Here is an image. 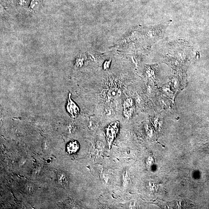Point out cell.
<instances>
[{
	"label": "cell",
	"mask_w": 209,
	"mask_h": 209,
	"mask_svg": "<svg viewBox=\"0 0 209 209\" xmlns=\"http://www.w3.org/2000/svg\"><path fill=\"white\" fill-rule=\"evenodd\" d=\"M119 130V122L115 121L110 123L105 129V136L108 146L111 148L114 140L117 137Z\"/></svg>",
	"instance_id": "obj_1"
},
{
	"label": "cell",
	"mask_w": 209,
	"mask_h": 209,
	"mask_svg": "<svg viewBox=\"0 0 209 209\" xmlns=\"http://www.w3.org/2000/svg\"><path fill=\"white\" fill-rule=\"evenodd\" d=\"M66 109L70 116L72 118H75L79 114L80 110L79 107L74 103L71 98V95H69Z\"/></svg>",
	"instance_id": "obj_2"
},
{
	"label": "cell",
	"mask_w": 209,
	"mask_h": 209,
	"mask_svg": "<svg viewBox=\"0 0 209 209\" xmlns=\"http://www.w3.org/2000/svg\"><path fill=\"white\" fill-rule=\"evenodd\" d=\"M134 110L133 100L128 98L125 100L123 104V114L126 118L129 119L132 116Z\"/></svg>",
	"instance_id": "obj_3"
},
{
	"label": "cell",
	"mask_w": 209,
	"mask_h": 209,
	"mask_svg": "<svg viewBox=\"0 0 209 209\" xmlns=\"http://www.w3.org/2000/svg\"><path fill=\"white\" fill-rule=\"evenodd\" d=\"M79 148V145L78 141L72 140L69 142L66 147L67 152L69 154H75Z\"/></svg>",
	"instance_id": "obj_4"
},
{
	"label": "cell",
	"mask_w": 209,
	"mask_h": 209,
	"mask_svg": "<svg viewBox=\"0 0 209 209\" xmlns=\"http://www.w3.org/2000/svg\"><path fill=\"white\" fill-rule=\"evenodd\" d=\"M41 0H31L29 5L30 11H36L38 10L40 7Z\"/></svg>",
	"instance_id": "obj_5"
},
{
	"label": "cell",
	"mask_w": 209,
	"mask_h": 209,
	"mask_svg": "<svg viewBox=\"0 0 209 209\" xmlns=\"http://www.w3.org/2000/svg\"><path fill=\"white\" fill-rule=\"evenodd\" d=\"M29 0H18L19 4L21 6H24L29 3Z\"/></svg>",
	"instance_id": "obj_6"
},
{
	"label": "cell",
	"mask_w": 209,
	"mask_h": 209,
	"mask_svg": "<svg viewBox=\"0 0 209 209\" xmlns=\"http://www.w3.org/2000/svg\"><path fill=\"white\" fill-rule=\"evenodd\" d=\"M110 61H107L106 62L104 65V69H107L109 67Z\"/></svg>",
	"instance_id": "obj_7"
}]
</instances>
